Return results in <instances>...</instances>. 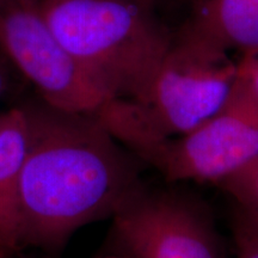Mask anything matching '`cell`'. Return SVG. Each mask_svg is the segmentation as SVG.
<instances>
[{
  "instance_id": "cell-3",
  "label": "cell",
  "mask_w": 258,
  "mask_h": 258,
  "mask_svg": "<svg viewBox=\"0 0 258 258\" xmlns=\"http://www.w3.org/2000/svg\"><path fill=\"white\" fill-rule=\"evenodd\" d=\"M38 9L109 98L137 101L172 40L144 0H38Z\"/></svg>"
},
{
  "instance_id": "cell-10",
  "label": "cell",
  "mask_w": 258,
  "mask_h": 258,
  "mask_svg": "<svg viewBox=\"0 0 258 258\" xmlns=\"http://www.w3.org/2000/svg\"><path fill=\"white\" fill-rule=\"evenodd\" d=\"M235 258H258V228L238 211L233 222Z\"/></svg>"
},
{
  "instance_id": "cell-7",
  "label": "cell",
  "mask_w": 258,
  "mask_h": 258,
  "mask_svg": "<svg viewBox=\"0 0 258 258\" xmlns=\"http://www.w3.org/2000/svg\"><path fill=\"white\" fill-rule=\"evenodd\" d=\"M29 121L21 105L0 112V252H18V191L29 148Z\"/></svg>"
},
{
  "instance_id": "cell-4",
  "label": "cell",
  "mask_w": 258,
  "mask_h": 258,
  "mask_svg": "<svg viewBox=\"0 0 258 258\" xmlns=\"http://www.w3.org/2000/svg\"><path fill=\"white\" fill-rule=\"evenodd\" d=\"M169 183L221 185L258 159V97L238 77L224 108L199 127L132 152Z\"/></svg>"
},
{
  "instance_id": "cell-5",
  "label": "cell",
  "mask_w": 258,
  "mask_h": 258,
  "mask_svg": "<svg viewBox=\"0 0 258 258\" xmlns=\"http://www.w3.org/2000/svg\"><path fill=\"white\" fill-rule=\"evenodd\" d=\"M110 241L127 258H227L211 214L175 190L140 186L112 215Z\"/></svg>"
},
{
  "instance_id": "cell-9",
  "label": "cell",
  "mask_w": 258,
  "mask_h": 258,
  "mask_svg": "<svg viewBox=\"0 0 258 258\" xmlns=\"http://www.w3.org/2000/svg\"><path fill=\"white\" fill-rule=\"evenodd\" d=\"M220 186L238 203V211L258 228V159Z\"/></svg>"
},
{
  "instance_id": "cell-12",
  "label": "cell",
  "mask_w": 258,
  "mask_h": 258,
  "mask_svg": "<svg viewBox=\"0 0 258 258\" xmlns=\"http://www.w3.org/2000/svg\"><path fill=\"white\" fill-rule=\"evenodd\" d=\"M12 70L14 64L8 56L0 50V99L6 95L12 84Z\"/></svg>"
},
{
  "instance_id": "cell-1",
  "label": "cell",
  "mask_w": 258,
  "mask_h": 258,
  "mask_svg": "<svg viewBox=\"0 0 258 258\" xmlns=\"http://www.w3.org/2000/svg\"><path fill=\"white\" fill-rule=\"evenodd\" d=\"M29 148L18 191V250L59 252L83 226L112 218L144 184L141 160L93 114L22 103Z\"/></svg>"
},
{
  "instance_id": "cell-11",
  "label": "cell",
  "mask_w": 258,
  "mask_h": 258,
  "mask_svg": "<svg viewBox=\"0 0 258 258\" xmlns=\"http://www.w3.org/2000/svg\"><path fill=\"white\" fill-rule=\"evenodd\" d=\"M237 63L239 79L258 97V53L244 54Z\"/></svg>"
},
{
  "instance_id": "cell-2",
  "label": "cell",
  "mask_w": 258,
  "mask_h": 258,
  "mask_svg": "<svg viewBox=\"0 0 258 258\" xmlns=\"http://www.w3.org/2000/svg\"><path fill=\"white\" fill-rule=\"evenodd\" d=\"M238 63L228 51L191 27L171 40L165 55L137 101L112 98L96 118L131 152L183 135L213 117L231 98Z\"/></svg>"
},
{
  "instance_id": "cell-14",
  "label": "cell",
  "mask_w": 258,
  "mask_h": 258,
  "mask_svg": "<svg viewBox=\"0 0 258 258\" xmlns=\"http://www.w3.org/2000/svg\"><path fill=\"white\" fill-rule=\"evenodd\" d=\"M0 258H8V256H6V254H4V253L0 252Z\"/></svg>"
},
{
  "instance_id": "cell-8",
  "label": "cell",
  "mask_w": 258,
  "mask_h": 258,
  "mask_svg": "<svg viewBox=\"0 0 258 258\" xmlns=\"http://www.w3.org/2000/svg\"><path fill=\"white\" fill-rule=\"evenodd\" d=\"M194 30L225 50L258 53V0H206Z\"/></svg>"
},
{
  "instance_id": "cell-13",
  "label": "cell",
  "mask_w": 258,
  "mask_h": 258,
  "mask_svg": "<svg viewBox=\"0 0 258 258\" xmlns=\"http://www.w3.org/2000/svg\"><path fill=\"white\" fill-rule=\"evenodd\" d=\"M98 258H127V257L121 256V254H117V253H112V254H108V256H103Z\"/></svg>"
},
{
  "instance_id": "cell-6",
  "label": "cell",
  "mask_w": 258,
  "mask_h": 258,
  "mask_svg": "<svg viewBox=\"0 0 258 258\" xmlns=\"http://www.w3.org/2000/svg\"><path fill=\"white\" fill-rule=\"evenodd\" d=\"M0 50L54 108L93 114L111 99L57 40L38 0H0Z\"/></svg>"
}]
</instances>
